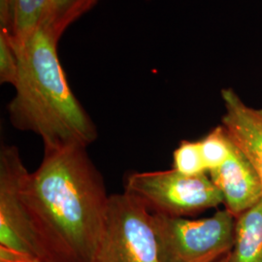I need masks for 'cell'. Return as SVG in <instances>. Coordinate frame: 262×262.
<instances>
[{"instance_id":"1","label":"cell","mask_w":262,"mask_h":262,"mask_svg":"<svg viewBox=\"0 0 262 262\" xmlns=\"http://www.w3.org/2000/svg\"><path fill=\"white\" fill-rule=\"evenodd\" d=\"M21 195L40 259L93 262L110 195L86 148L44 150Z\"/></svg>"},{"instance_id":"2","label":"cell","mask_w":262,"mask_h":262,"mask_svg":"<svg viewBox=\"0 0 262 262\" xmlns=\"http://www.w3.org/2000/svg\"><path fill=\"white\" fill-rule=\"evenodd\" d=\"M59 38L41 26L18 58L16 94L8 105L14 127L38 135L44 150L67 146L88 148L97 138L91 117L72 93L57 56Z\"/></svg>"},{"instance_id":"3","label":"cell","mask_w":262,"mask_h":262,"mask_svg":"<svg viewBox=\"0 0 262 262\" xmlns=\"http://www.w3.org/2000/svg\"><path fill=\"white\" fill-rule=\"evenodd\" d=\"M162 262H216L230 252L236 216L228 210L186 220L152 214Z\"/></svg>"},{"instance_id":"4","label":"cell","mask_w":262,"mask_h":262,"mask_svg":"<svg viewBox=\"0 0 262 262\" xmlns=\"http://www.w3.org/2000/svg\"><path fill=\"white\" fill-rule=\"evenodd\" d=\"M93 262H162L152 214L137 198L110 195Z\"/></svg>"},{"instance_id":"5","label":"cell","mask_w":262,"mask_h":262,"mask_svg":"<svg viewBox=\"0 0 262 262\" xmlns=\"http://www.w3.org/2000/svg\"><path fill=\"white\" fill-rule=\"evenodd\" d=\"M124 192L154 214L171 216L193 215L224 203L209 174L187 176L175 169L132 173L124 181Z\"/></svg>"},{"instance_id":"6","label":"cell","mask_w":262,"mask_h":262,"mask_svg":"<svg viewBox=\"0 0 262 262\" xmlns=\"http://www.w3.org/2000/svg\"><path fill=\"white\" fill-rule=\"evenodd\" d=\"M29 173L16 146L0 150V247L39 257L23 202V186Z\"/></svg>"},{"instance_id":"7","label":"cell","mask_w":262,"mask_h":262,"mask_svg":"<svg viewBox=\"0 0 262 262\" xmlns=\"http://www.w3.org/2000/svg\"><path fill=\"white\" fill-rule=\"evenodd\" d=\"M222 97L225 107L222 125L262 183V109L247 105L231 88L224 89Z\"/></svg>"},{"instance_id":"8","label":"cell","mask_w":262,"mask_h":262,"mask_svg":"<svg viewBox=\"0 0 262 262\" xmlns=\"http://www.w3.org/2000/svg\"><path fill=\"white\" fill-rule=\"evenodd\" d=\"M208 174L222 193L225 209L236 217L262 199L261 180L235 146L225 163Z\"/></svg>"},{"instance_id":"9","label":"cell","mask_w":262,"mask_h":262,"mask_svg":"<svg viewBox=\"0 0 262 262\" xmlns=\"http://www.w3.org/2000/svg\"><path fill=\"white\" fill-rule=\"evenodd\" d=\"M225 262H262V199L236 217L234 241Z\"/></svg>"},{"instance_id":"10","label":"cell","mask_w":262,"mask_h":262,"mask_svg":"<svg viewBox=\"0 0 262 262\" xmlns=\"http://www.w3.org/2000/svg\"><path fill=\"white\" fill-rule=\"evenodd\" d=\"M48 1L14 0L11 31L9 35L6 33L14 49L24 47L41 27Z\"/></svg>"},{"instance_id":"11","label":"cell","mask_w":262,"mask_h":262,"mask_svg":"<svg viewBox=\"0 0 262 262\" xmlns=\"http://www.w3.org/2000/svg\"><path fill=\"white\" fill-rule=\"evenodd\" d=\"M97 0H49L41 26L60 38L76 19L91 9Z\"/></svg>"},{"instance_id":"12","label":"cell","mask_w":262,"mask_h":262,"mask_svg":"<svg viewBox=\"0 0 262 262\" xmlns=\"http://www.w3.org/2000/svg\"><path fill=\"white\" fill-rule=\"evenodd\" d=\"M199 143L208 173L221 167L230 157L234 148L223 125L210 131L203 139L199 140Z\"/></svg>"},{"instance_id":"13","label":"cell","mask_w":262,"mask_h":262,"mask_svg":"<svg viewBox=\"0 0 262 262\" xmlns=\"http://www.w3.org/2000/svg\"><path fill=\"white\" fill-rule=\"evenodd\" d=\"M173 169L187 176L208 174L199 141H182L173 152Z\"/></svg>"},{"instance_id":"14","label":"cell","mask_w":262,"mask_h":262,"mask_svg":"<svg viewBox=\"0 0 262 262\" xmlns=\"http://www.w3.org/2000/svg\"><path fill=\"white\" fill-rule=\"evenodd\" d=\"M18 79V58L8 35L0 30V82L15 86Z\"/></svg>"},{"instance_id":"15","label":"cell","mask_w":262,"mask_h":262,"mask_svg":"<svg viewBox=\"0 0 262 262\" xmlns=\"http://www.w3.org/2000/svg\"><path fill=\"white\" fill-rule=\"evenodd\" d=\"M14 0H0V30L8 35L12 27Z\"/></svg>"},{"instance_id":"16","label":"cell","mask_w":262,"mask_h":262,"mask_svg":"<svg viewBox=\"0 0 262 262\" xmlns=\"http://www.w3.org/2000/svg\"><path fill=\"white\" fill-rule=\"evenodd\" d=\"M0 262H47L32 255L17 253L0 247Z\"/></svg>"},{"instance_id":"17","label":"cell","mask_w":262,"mask_h":262,"mask_svg":"<svg viewBox=\"0 0 262 262\" xmlns=\"http://www.w3.org/2000/svg\"><path fill=\"white\" fill-rule=\"evenodd\" d=\"M216 262H225V257H223V258H222V259H220V260H219V261H216Z\"/></svg>"}]
</instances>
